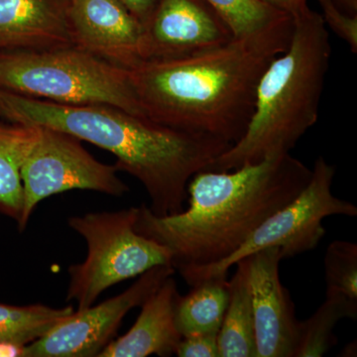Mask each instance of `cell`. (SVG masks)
Here are the masks:
<instances>
[{
    "instance_id": "obj_17",
    "label": "cell",
    "mask_w": 357,
    "mask_h": 357,
    "mask_svg": "<svg viewBox=\"0 0 357 357\" xmlns=\"http://www.w3.org/2000/svg\"><path fill=\"white\" fill-rule=\"evenodd\" d=\"M37 134V126L0 123V211L20 222L23 195L21 168Z\"/></svg>"
},
{
    "instance_id": "obj_6",
    "label": "cell",
    "mask_w": 357,
    "mask_h": 357,
    "mask_svg": "<svg viewBox=\"0 0 357 357\" xmlns=\"http://www.w3.org/2000/svg\"><path fill=\"white\" fill-rule=\"evenodd\" d=\"M137 208L89 213L69 220L88 245L84 262L70 265L67 301L77 311L93 306L105 291L158 265H172L170 251L135 230Z\"/></svg>"
},
{
    "instance_id": "obj_3",
    "label": "cell",
    "mask_w": 357,
    "mask_h": 357,
    "mask_svg": "<svg viewBox=\"0 0 357 357\" xmlns=\"http://www.w3.org/2000/svg\"><path fill=\"white\" fill-rule=\"evenodd\" d=\"M0 116L55 129L107 150L117 170L137 178L158 217L184 211L188 185L231 144L162 126L110 105H61L0 89Z\"/></svg>"
},
{
    "instance_id": "obj_24",
    "label": "cell",
    "mask_w": 357,
    "mask_h": 357,
    "mask_svg": "<svg viewBox=\"0 0 357 357\" xmlns=\"http://www.w3.org/2000/svg\"><path fill=\"white\" fill-rule=\"evenodd\" d=\"M121 1L143 25L149 18L158 0H121Z\"/></svg>"
},
{
    "instance_id": "obj_15",
    "label": "cell",
    "mask_w": 357,
    "mask_h": 357,
    "mask_svg": "<svg viewBox=\"0 0 357 357\" xmlns=\"http://www.w3.org/2000/svg\"><path fill=\"white\" fill-rule=\"evenodd\" d=\"M234 266L236 273L229 281V305L218 335L220 357H256L248 257Z\"/></svg>"
},
{
    "instance_id": "obj_12",
    "label": "cell",
    "mask_w": 357,
    "mask_h": 357,
    "mask_svg": "<svg viewBox=\"0 0 357 357\" xmlns=\"http://www.w3.org/2000/svg\"><path fill=\"white\" fill-rule=\"evenodd\" d=\"M76 46L124 69L142 62L143 25L121 0H69Z\"/></svg>"
},
{
    "instance_id": "obj_23",
    "label": "cell",
    "mask_w": 357,
    "mask_h": 357,
    "mask_svg": "<svg viewBox=\"0 0 357 357\" xmlns=\"http://www.w3.org/2000/svg\"><path fill=\"white\" fill-rule=\"evenodd\" d=\"M218 335L210 333L183 337L175 354L180 357H220Z\"/></svg>"
},
{
    "instance_id": "obj_21",
    "label": "cell",
    "mask_w": 357,
    "mask_h": 357,
    "mask_svg": "<svg viewBox=\"0 0 357 357\" xmlns=\"http://www.w3.org/2000/svg\"><path fill=\"white\" fill-rule=\"evenodd\" d=\"M326 297L344 298L357 305V244L335 241L325 256Z\"/></svg>"
},
{
    "instance_id": "obj_26",
    "label": "cell",
    "mask_w": 357,
    "mask_h": 357,
    "mask_svg": "<svg viewBox=\"0 0 357 357\" xmlns=\"http://www.w3.org/2000/svg\"><path fill=\"white\" fill-rule=\"evenodd\" d=\"M356 342H354V344H349L347 345V347H345V349H344V351H342V356H356V349H354H354H356Z\"/></svg>"
},
{
    "instance_id": "obj_25",
    "label": "cell",
    "mask_w": 357,
    "mask_h": 357,
    "mask_svg": "<svg viewBox=\"0 0 357 357\" xmlns=\"http://www.w3.org/2000/svg\"><path fill=\"white\" fill-rule=\"evenodd\" d=\"M270 6L288 13L289 15H297L306 6V0H261Z\"/></svg>"
},
{
    "instance_id": "obj_19",
    "label": "cell",
    "mask_w": 357,
    "mask_h": 357,
    "mask_svg": "<svg viewBox=\"0 0 357 357\" xmlns=\"http://www.w3.org/2000/svg\"><path fill=\"white\" fill-rule=\"evenodd\" d=\"M357 305L344 298L326 297L306 321H299L293 357H321L337 342L335 328L342 319H356Z\"/></svg>"
},
{
    "instance_id": "obj_11",
    "label": "cell",
    "mask_w": 357,
    "mask_h": 357,
    "mask_svg": "<svg viewBox=\"0 0 357 357\" xmlns=\"http://www.w3.org/2000/svg\"><path fill=\"white\" fill-rule=\"evenodd\" d=\"M255 316L256 357H293L299 321L290 293L281 283L279 248L248 256Z\"/></svg>"
},
{
    "instance_id": "obj_9",
    "label": "cell",
    "mask_w": 357,
    "mask_h": 357,
    "mask_svg": "<svg viewBox=\"0 0 357 357\" xmlns=\"http://www.w3.org/2000/svg\"><path fill=\"white\" fill-rule=\"evenodd\" d=\"M172 265H158L141 274L123 293L98 306L75 311L43 337L21 349L23 357L100 356L114 340L124 317L141 307L168 277L175 274Z\"/></svg>"
},
{
    "instance_id": "obj_8",
    "label": "cell",
    "mask_w": 357,
    "mask_h": 357,
    "mask_svg": "<svg viewBox=\"0 0 357 357\" xmlns=\"http://www.w3.org/2000/svg\"><path fill=\"white\" fill-rule=\"evenodd\" d=\"M77 138L55 129L37 126V134L21 168L22 215L24 230L37 204L43 199L70 191L89 190L122 197L128 185L117 176L114 166L100 163L86 151Z\"/></svg>"
},
{
    "instance_id": "obj_2",
    "label": "cell",
    "mask_w": 357,
    "mask_h": 357,
    "mask_svg": "<svg viewBox=\"0 0 357 357\" xmlns=\"http://www.w3.org/2000/svg\"><path fill=\"white\" fill-rule=\"evenodd\" d=\"M311 176L312 169L290 153L227 172L202 171L188 185V208L158 217L141 204L135 230L165 246L178 273L218 264L291 203Z\"/></svg>"
},
{
    "instance_id": "obj_16",
    "label": "cell",
    "mask_w": 357,
    "mask_h": 357,
    "mask_svg": "<svg viewBox=\"0 0 357 357\" xmlns=\"http://www.w3.org/2000/svg\"><path fill=\"white\" fill-rule=\"evenodd\" d=\"M229 300L227 276L204 279L176 301L175 321L183 337L218 335Z\"/></svg>"
},
{
    "instance_id": "obj_22",
    "label": "cell",
    "mask_w": 357,
    "mask_h": 357,
    "mask_svg": "<svg viewBox=\"0 0 357 357\" xmlns=\"http://www.w3.org/2000/svg\"><path fill=\"white\" fill-rule=\"evenodd\" d=\"M324 10V22L340 39L349 45L352 53H357V15L338 8L333 0H319Z\"/></svg>"
},
{
    "instance_id": "obj_18",
    "label": "cell",
    "mask_w": 357,
    "mask_h": 357,
    "mask_svg": "<svg viewBox=\"0 0 357 357\" xmlns=\"http://www.w3.org/2000/svg\"><path fill=\"white\" fill-rule=\"evenodd\" d=\"M75 311L72 306L56 309L46 305L0 304V344L22 349L43 337Z\"/></svg>"
},
{
    "instance_id": "obj_7",
    "label": "cell",
    "mask_w": 357,
    "mask_h": 357,
    "mask_svg": "<svg viewBox=\"0 0 357 357\" xmlns=\"http://www.w3.org/2000/svg\"><path fill=\"white\" fill-rule=\"evenodd\" d=\"M335 176V167L319 156L304 190L270 215L236 252L218 264L181 272V276L192 287L210 277L227 276L236 262L264 248H279L282 260L314 250L326 234L324 220L332 215H357L356 204L333 195Z\"/></svg>"
},
{
    "instance_id": "obj_13",
    "label": "cell",
    "mask_w": 357,
    "mask_h": 357,
    "mask_svg": "<svg viewBox=\"0 0 357 357\" xmlns=\"http://www.w3.org/2000/svg\"><path fill=\"white\" fill-rule=\"evenodd\" d=\"M69 0H0V50H41L75 45Z\"/></svg>"
},
{
    "instance_id": "obj_14",
    "label": "cell",
    "mask_w": 357,
    "mask_h": 357,
    "mask_svg": "<svg viewBox=\"0 0 357 357\" xmlns=\"http://www.w3.org/2000/svg\"><path fill=\"white\" fill-rule=\"evenodd\" d=\"M178 295L172 275L145 301L132 328L121 337L112 340L98 357H164L175 354L183 338L175 321Z\"/></svg>"
},
{
    "instance_id": "obj_4",
    "label": "cell",
    "mask_w": 357,
    "mask_h": 357,
    "mask_svg": "<svg viewBox=\"0 0 357 357\" xmlns=\"http://www.w3.org/2000/svg\"><path fill=\"white\" fill-rule=\"evenodd\" d=\"M293 20L287 49L260 77L245 133L208 170L227 172L273 155L290 153L318 121L332 58L330 33L323 16L307 7Z\"/></svg>"
},
{
    "instance_id": "obj_1",
    "label": "cell",
    "mask_w": 357,
    "mask_h": 357,
    "mask_svg": "<svg viewBox=\"0 0 357 357\" xmlns=\"http://www.w3.org/2000/svg\"><path fill=\"white\" fill-rule=\"evenodd\" d=\"M293 29L292 16L285 15L210 50L138 63L128 74L145 116L234 145L252 116L260 77L287 49Z\"/></svg>"
},
{
    "instance_id": "obj_20",
    "label": "cell",
    "mask_w": 357,
    "mask_h": 357,
    "mask_svg": "<svg viewBox=\"0 0 357 357\" xmlns=\"http://www.w3.org/2000/svg\"><path fill=\"white\" fill-rule=\"evenodd\" d=\"M225 21L234 37L260 31L288 13L261 0H204Z\"/></svg>"
},
{
    "instance_id": "obj_10",
    "label": "cell",
    "mask_w": 357,
    "mask_h": 357,
    "mask_svg": "<svg viewBox=\"0 0 357 357\" xmlns=\"http://www.w3.org/2000/svg\"><path fill=\"white\" fill-rule=\"evenodd\" d=\"M234 33L204 0H158L143 24L142 61L185 57L229 43Z\"/></svg>"
},
{
    "instance_id": "obj_5",
    "label": "cell",
    "mask_w": 357,
    "mask_h": 357,
    "mask_svg": "<svg viewBox=\"0 0 357 357\" xmlns=\"http://www.w3.org/2000/svg\"><path fill=\"white\" fill-rule=\"evenodd\" d=\"M0 89L61 105H110L146 117L128 70L76 45L0 50Z\"/></svg>"
}]
</instances>
